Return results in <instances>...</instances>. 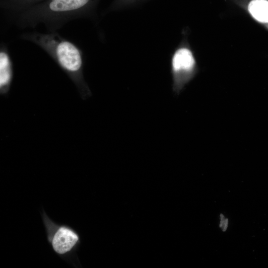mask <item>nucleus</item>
Masks as SVG:
<instances>
[{
    "mask_svg": "<svg viewBox=\"0 0 268 268\" xmlns=\"http://www.w3.org/2000/svg\"><path fill=\"white\" fill-rule=\"evenodd\" d=\"M19 38L35 44L46 52L71 80L82 99L91 95L83 76L82 52L74 43L57 31L27 32L22 33Z\"/></svg>",
    "mask_w": 268,
    "mask_h": 268,
    "instance_id": "f257e3e1",
    "label": "nucleus"
},
{
    "mask_svg": "<svg viewBox=\"0 0 268 268\" xmlns=\"http://www.w3.org/2000/svg\"><path fill=\"white\" fill-rule=\"evenodd\" d=\"M90 0H47L13 14L11 22L20 29L43 24L47 31H57L71 20L86 14Z\"/></svg>",
    "mask_w": 268,
    "mask_h": 268,
    "instance_id": "f03ea898",
    "label": "nucleus"
},
{
    "mask_svg": "<svg viewBox=\"0 0 268 268\" xmlns=\"http://www.w3.org/2000/svg\"><path fill=\"white\" fill-rule=\"evenodd\" d=\"M195 61L193 55L188 49L178 50L172 59L173 89L177 93L192 78L195 69Z\"/></svg>",
    "mask_w": 268,
    "mask_h": 268,
    "instance_id": "7ed1b4c3",
    "label": "nucleus"
},
{
    "mask_svg": "<svg viewBox=\"0 0 268 268\" xmlns=\"http://www.w3.org/2000/svg\"><path fill=\"white\" fill-rule=\"evenodd\" d=\"M13 77L12 61L5 44L0 47V94L6 96L9 92Z\"/></svg>",
    "mask_w": 268,
    "mask_h": 268,
    "instance_id": "20e7f679",
    "label": "nucleus"
},
{
    "mask_svg": "<svg viewBox=\"0 0 268 268\" xmlns=\"http://www.w3.org/2000/svg\"><path fill=\"white\" fill-rule=\"evenodd\" d=\"M78 239V236L72 231L66 227H61L53 237V247L56 252L63 254L70 251Z\"/></svg>",
    "mask_w": 268,
    "mask_h": 268,
    "instance_id": "39448f33",
    "label": "nucleus"
},
{
    "mask_svg": "<svg viewBox=\"0 0 268 268\" xmlns=\"http://www.w3.org/2000/svg\"><path fill=\"white\" fill-rule=\"evenodd\" d=\"M249 10L256 20L268 23V0H253L249 4Z\"/></svg>",
    "mask_w": 268,
    "mask_h": 268,
    "instance_id": "423d86ee",
    "label": "nucleus"
},
{
    "mask_svg": "<svg viewBox=\"0 0 268 268\" xmlns=\"http://www.w3.org/2000/svg\"><path fill=\"white\" fill-rule=\"evenodd\" d=\"M220 216H221V222H220V227H221L224 224L225 221H224V217L222 214H220Z\"/></svg>",
    "mask_w": 268,
    "mask_h": 268,
    "instance_id": "0eeeda50",
    "label": "nucleus"
},
{
    "mask_svg": "<svg viewBox=\"0 0 268 268\" xmlns=\"http://www.w3.org/2000/svg\"><path fill=\"white\" fill-rule=\"evenodd\" d=\"M227 224H228V219H226V220H225L224 225L223 228V231H225L226 230L227 226Z\"/></svg>",
    "mask_w": 268,
    "mask_h": 268,
    "instance_id": "6e6552de",
    "label": "nucleus"
}]
</instances>
